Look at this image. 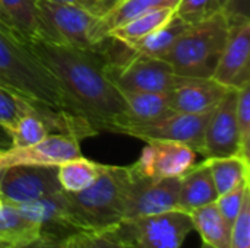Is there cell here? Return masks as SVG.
<instances>
[{
    "label": "cell",
    "mask_w": 250,
    "mask_h": 248,
    "mask_svg": "<svg viewBox=\"0 0 250 248\" xmlns=\"http://www.w3.org/2000/svg\"><path fill=\"white\" fill-rule=\"evenodd\" d=\"M26 47L62 83L97 133H117L127 123L126 101L108 76L107 57L100 45L85 50L56 41L34 39L26 42Z\"/></svg>",
    "instance_id": "6da1fadb"
},
{
    "label": "cell",
    "mask_w": 250,
    "mask_h": 248,
    "mask_svg": "<svg viewBox=\"0 0 250 248\" xmlns=\"http://www.w3.org/2000/svg\"><path fill=\"white\" fill-rule=\"evenodd\" d=\"M0 86L25 99L48 130L85 139L97 132L26 44L0 32Z\"/></svg>",
    "instance_id": "7a4b0ae2"
},
{
    "label": "cell",
    "mask_w": 250,
    "mask_h": 248,
    "mask_svg": "<svg viewBox=\"0 0 250 248\" xmlns=\"http://www.w3.org/2000/svg\"><path fill=\"white\" fill-rule=\"evenodd\" d=\"M129 181V167L104 165L88 189L78 193L63 191L75 232H105L123 221Z\"/></svg>",
    "instance_id": "3957f363"
},
{
    "label": "cell",
    "mask_w": 250,
    "mask_h": 248,
    "mask_svg": "<svg viewBox=\"0 0 250 248\" xmlns=\"http://www.w3.org/2000/svg\"><path fill=\"white\" fill-rule=\"evenodd\" d=\"M230 23L223 12L189 26L163 57L173 70L185 77H212L227 42Z\"/></svg>",
    "instance_id": "277c9868"
},
{
    "label": "cell",
    "mask_w": 250,
    "mask_h": 248,
    "mask_svg": "<svg viewBox=\"0 0 250 248\" xmlns=\"http://www.w3.org/2000/svg\"><path fill=\"white\" fill-rule=\"evenodd\" d=\"M190 231V215L177 209L152 216L126 218L107 232L123 248H180Z\"/></svg>",
    "instance_id": "5b68a950"
},
{
    "label": "cell",
    "mask_w": 250,
    "mask_h": 248,
    "mask_svg": "<svg viewBox=\"0 0 250 248\" xmlns=\"http://www.w3.org/2000/svg\"><path fill=\"white\" fill-rule=\"evenodd\" d=\"M107 72L120 92H171L192 79L177 75L163 58L142 56L129 48L122 58L107 57Z\"/></svg>",
    "instance_id": "8992f818"
},
{
    "label": "cell",
    "mask_w": 250,
    "mask_h": 248,
    "mask_svg": "<svg viewBox=\"0 0 250 248\" xmlns=\"http://www.w3.org/2000/svg\"><path fill=\"white\" fill-rule=\"evenodd\" d=\"M212 113V111H211ZM211 113L186 114L170 111L155 120L145 123H126L117 133L141 140H168L190 146L202 155L205 127Z\"/></svg>",
    "instance_id": "52a82bcc"
},
{
    "label": "cell",
    "mask_w": 250,
    "mask_h": 248,
    "mask_svg": "<svg viewBox=\"0 0 250 248\" xmlns=\"http://www.w3.org/2000/svg\"><path fill=\"white\" fill-rule=\"evenodd\" d=\"M38 9L57 38V42L76 48H97L94 28L98 16L89 9L66 1L37 0Z\"/></svg>",
    "instance_id": "ba28073f"
},
{
    "label": "cell",
    "mask_w": 250,
    "mask_h": 248,
    "mask_svg": "<svg viewBox=\"0 0 250 248\" xmlns=\"http://www.w3.org/2000/svg\"><path fill=\"white\" fill-rule=\"evenodd\" d=\"M129 168L130 181L126 191L125 219L152 216L179 209L180 177L149 180L138 175L132 167Z\"/></svg>",
    "instance_id": "9c48e42d"
},
{
    "label": "cell",
    "mask_w": 250,
    "mask_h": 248,
    "mask_svg": "<svg viewBox=\"0 0 250 248\" xmlns=\"http://www.w3.org/2000/svg\"><path fill=\"white\" fill-rule=\"evenodd\" d=\"M60 190L57 167L13 165L0 171V199L6 203H28Z\"/></svg>",
    "instance_id": "30bf717a"
},
{
    "label": "cell",
    "mask_w": 250,
    "mask_h": 248,
    "mask_svg": "<svg viewBox=\"0 0 250 248\" xmlns=\"http://www.w3.org/2000/svg\"><path fill=\"white\" fill-rule=\"evenodd\" d=\"M229 23L227 42L211 79L237 91L250 85V18H231Z\"/></svg>",
    "instance_id": "8fae6325"
},
{
    "label": "cell",
    "mask_w": 250,
    "mask_h": 248,
    "mask_svg": "<svg viewBox=\"0 0 250 248\" xmlns=\"http://www.w3.org/2000/svg\"><path fill=\"white\" fill-rule=\"evenodd\" d=\"M146 143L138 161L130 165L141 177L149 180L182 177L196 165L198 152L188 145L168 140H148Z\"/></svg>",
    "instance_id": "7c38bea8"
},
{
    "label": "cell",
    "mask_w": 250,
    "mask_h": 248,
    "mask_svg": "<svg viewBox=\"0 0 250 248\" xmlns=\"http://www.w3.org/2000/svg\"><path fill=\"white\" fill-rule=\"evenodd\" d=\"M79 139L72 134H47L42 140L26 148H10L0 153V171L13 165L59 167L81 158Z\"/></svg>",
    "instance_id": "4fadbf2b"
},
{
    "label": "cell",
    "mask_w": 250,
    "mask_h": 248,
    "mask_svg": "<svg viewBox=\"0 0 250 248\" xmlns=\"http://www.w3.org/2000/svg\"><path fill=\"white\" fill-rule=\"evenodd\" d=\"M236 99L237 91H230L227 96L209 114L205 127L202 149V155L207 159L240 155V139L236 120Z\"/></svg>",
    "instance_id": "5bb4252c"
},
{
    "label": "cell",
    "mask_w": 250,
    "mask_h": 248,
    "mask_svg": "<svg viewBox=\"0 0 250 248\" xmlns=\"http://www.w3.org/2000/svg\"><path fill=\"white\" fill-rule=\"evenodd\" d=\"M13 206L25 216L40 224L42 235L41 240H62L76 234L69 221L63 190L28 203H19Z\"/></svg>",
    "instance_id": "9a60e30c"
},
{
    "label": "cell",
    "mask_w": 250,
    "mask_h": 248,
    "mask_svg": "<svg viewBox=\"0 0 250 248\" xmlns=\"http://www.w3.org/2000/svg\"><path fill=\"white\" fill-rule=\"evenodd\" d=\"M233 91L214 79H190L168 92L170 108L176 113L205 114L211 113Z\"/></svg>",
    "instance_id": "2e32d148"
},
{
    "label": "cell",
    "mask_w": 250,
    "mask_h": 248,
    "mask_svg": "<svg viewBox=\"0 0 250 248\" xmlns=\"http://www.w3.org/2000/svg\"><path fill=\"white\" fill-rule=\"evenodd\" d=\"M0 3L23 44L34 39L57 42L56 35L38 9L37 0H0Z\"/></svg>",
    "instance_id": "e0dca14e"
},
{
    "label": "cell",
    "mask_w": 250,
    "mask_h": 248,
    "mask_svg": "<svg viewBox=\"0 0 250 248\" xmlns=\"http://www.w3.org/2000/svg\"><path fill=\"white\" fill-rule=\"evenodd\" d=\"M179 0H120L113 4L105 13L98 16L94 28V41L97 45L103 42L108 32L114 28L152 10L158 9H176Z\"/></svg>",
    "instance_id": "ac0fdd59"
},
{
    "label": "cell",
    "mask_w": 250,
    "mask_h": 248,
    "mask_svg": "<svg viewBox=\"0 0 250 248\" xmlns=\"http://www.w3.org/2000/svg\"><path fill=\"white\" fill-rule=\"evenodd\" d=\"M218 199V191L211 177V171L207 159L192 167L185 175L180 177L179 190V209L183 212H190L193 209L215 203Z\"/></svg>",
    "instance_id": "d6986e66"
},
{
    "label": "cell",
    "mask_w": 250,
    "mask_h": 248,
    "mask_svg": "<svg viewBox=\"0 0 250 248\" xmlns=\"http://www.w3.org/2000/svg\"><path fill=\"white\" fill-rule=\"evenodd\" d=\"M42 238L41 227L13 205L0 200V241L15 248H26Z\"/></svg>",
    "instance_id": "ffe728a7"
},
{
    "label": "cell",
    "mask_w": 250,
    "mask_h": 248,
    "mask_svg": "<svg viewBox=\"0 0 250 248\" xmlns=\"http://www.w3.org/2000/svg\"><path fill=\"white\" fill-rule=\"evenodd\" d=\"M193 229L199 232L202 243L215 248H230L231 225L221 216L215 203L193 209L189 212Z\"/></svg>",
    "instance_id": "44dd1931"
},
{
    "label": "cell",
    "mask_w": 250,
    "mask_h": 248,
    "mask_svg": "<svg viewBox=\"0 0 250 248\" xmlns=\"http://www.w3.org/2000/svg\"><path fill=\"white\" fill-rule=\"evenodd\" d=\"M189 26L190 25L183 22L177 15H173L163 26L157 28L154 32L127 48L142 56L163 58Z\"/></svg>",
    "instance_id": "7402d4cb"
},
{
    "label": "cell",
    "mask_w": 250,
    "mask_h": 248,
    "mask_svg": "<svg viewBox=\"0 0 250 248\" xmlns=\"http://www.w3.org/2000/svg\"><path fill=\"white\" fill-rule=\"evenodd\" d=\"M173 15H174V9H168V7L144 13L110 31L107 38L117 41L125 47H130L135 42L141 41L142 38H145L146 35H149L151 32H154L157 28L163 26L167 20H170Z\"/></svg>",
    "instance_id": "603a6c76"
},
{
    "label": "cell",
    "mask_w": 250,
    "mask_h": 248,
    "mask_svg": "<svg viewBox=\"0 0 250 248\" xmlns=\"http://www.w3.org/2000/svg\"><path fill=\"white\" fill-rule=\"evenodd\" d=\"M127 108V123H145L170 111L168 92H122ZM125 126V124H123Z\"/></svg>",
    "instance_id": "cb8c5ba5"
},
{
    "label": "cell",
    "mask_w": 250,
    "mask_h": 248,
    "mask_svg": "<svg viewBox=\"0 0 250 248\" xmlns=\"http://www.w3.org/2000/svg\"><path fill=\"white\" fill-rule=\"evenodd\" d=\"M207 162L218 196L249 180L250 162L240 155L227 158H209Z\"/></svg>",
    "instance_id": "d4e9b609"
},
{
    "label": "cell",
    "mask_w": 250,
    "mask_h": 248,
    "mask_svg": "<svg viewBox=\"0 0 250 248\" xmlns=\"http://www.w3.org/2000/svg\"><path fill=\"white\" fill-rule=\"evenodd\" d=\"M103 164L92 162L83 156L63 162L57 167L60 187L66 193H78L88 189L101 174Z\"/></svg>",
    "instance_id": "484cf974"
},
{
    "label": "cell",
    "mask_w": 250,
    "mask_h": 248,
    "mask_svg": "<svg viewBox=\"0 0 250 248\" xmlns=\"http://www.w3.org/2000/svg\"><path fill=\"white\" fill-rule=\"evenodd\" d=\"M28 114L37 113L25 99L0 86V129L10 134L18 121Z\"/></svg>",
    "instance_id": "4316f807"
},
{
    "label": "cell",
    "mask_w": 250,
    "mask_h": 248,
    "mask_svg": "<svg viewBox=\"0 0 250 248\" xmlns=\"http://www.w3.org/2000/svg\"><path fill=\"white\" fill-rule=\"evenodd\" d=\"M48 132L47 124L37 114H28L18 121L9 136L12 137L13 148H26L42 140L50 134Z\"/></svg>",
    "instance_id": "83f0119b"
},
{
    "label": "cell",
    "mask_w": 250,
    "mask_h": 248,
    "mask_svg": "<svg viewBox=\"0 0 250 248\" xmlns=\"http://www.w3.org/2000/svg\"><path fill=\"white\" fill-rule=\"evenodd\" d=\"M236 120L240 139V155L249 161L250 158V85L237 89Z\"/></svg>",
    "instance_id": "f1b7e54d"
},
{
    "label": "cell",
    "mask_w": 250,
    "mask_h": 248,
    "mask_svg": "<svg viewBox=\"0 0 250 248\" xmlns=\"http://www.w3.org/2000/svg\"><path fill=\"white\" fill-rule=\"evenodd\" d=\"M221 12L218 0H179L174 15L188 25H196Z\"/></svg>",
    "instance_id": "f546056e"
},
{
    "label": "cell",
    "mask_w": 250,
    "mask_h": 248,
    "mask_svg": "<svg viewBox=\"0 0 250 248\" xmlns=\"http://www.w3.org/2000/svg\"><path fill=\"white\" fill-rule=\"evenodd\" d=\"M250 191V183L249 180L240 183L239 186H236L234 189H231L230 191L220 194L218 199L215 200V205L221 213V216L226 219L227 224L233 225L245 200V196Z\"/></svg>",
    "instance_id": "4dcf8cb0"
},
{
    "label": "cell",
    "mask_w": 250,
    "mask_h": 248,
    "mask_svg": "<svg viewBox=\"0 0 250 248\" xmlns=\"http://www.w3.org/2000/svg\"><path fill=\"white\" fill-rule=\"evenodd\" d=\"M230 248H250V191L245 196L242 209L231 225Z\"/></svg>",
    "instance_id": "1f68e13d"
},
{
    "label": "cell",
    "mask_w": 250,
    "mask_h": 248,
    "mask_svg": "<svg viewBox=\"0 0 250 248\" xmlns=\"http://www.w3.org/2000/svg\"><path fill=\"white\" fill-rule=\"evenodd\" d=\"M70 248H123L107 231L78 232L70 237Z\"/></svg>",
    "instance_id": "d6a6232c"
},
{
    "label": "cell",
    "mask_w": 250,
    "mask_h": 248,
    "mask_svg": "<svg viewBox=\"0 0 250 248\" xmlns=\"http://www.w3.org/2000/svg\"><path fill=\"white\" fill-rule=\"evenodd\" d=\"M218 4L227 19L237 16L249 18L250 0H218Z\"/></svg>",
    "instance_id": "836d02e7"
},
{
    "label": "cell",
    "mask_w": 250,
    "mask_h": 248,
    "mask_svg": "<svg viewBox=\"0 0 250 248\" xmlns=\"http://www.w3.org/2000/svg\"><path fill=\"white\" fill-rule=\"evenodd\" d=\"M0 32L4 34V35L9 37V38H13V39L21 41V38H19V35H18L15 26H13V23L10 22L7 13H6L4 9L1 7V3H0ZM21 42H22V41H21Z\"/></svg>",
    "instance_id": "e575fe53"
},
{
    "label": "cell",
    "mask_w": 250,
    "mask_h": 248,
    "mask_svg": "<svg viewBox=\"0 0 250 248\" xmlns=\"http://www.w3.org/2000/svg\"><path fill=\"white\" fill-rule=\"evenodd\" d=\"M26 248H70V237L62 240H40Z\"/></svg>",
    "instance_id": "d590c367"
},
{
    "label": "cell",
    "mask_w": 250,
    "mask_h": 248,
    "mask_svg": "<svg viewBox=\"0 0 250 248\" xmlns=\"http://www.w3.org/2000/svg\"><path fill=\"white\" fill-rule=\"evenodd\" d=\"M120 0H89V10L92 13H95L97 16H101L103 13H105L113 4H116Z\"/></svg>",
    "instance_id": "8d00e7d4"
},
{
    "label": "cell",
    "mask_w": 250,
    "mask_h": 248,
    "mask_svg": "<svg viewBox=\"0 0 250 248\" xmlns=\"http://www.w3.org/2000/svg\"><path fill=\"white\" fill-rule=\"evenodd\" d=\"M53 1H66V3H75V4H79V6H83V7H89V0H53Z\"/></svg>",
    "instance_id": "74e56055"
},
{
    "label": "cell",
    "mask_w": 250,
    "mask_h": 248,
    "mask_svg": "<svg viewBox=\"0 0 250 248\" xmlns=\"http://www.w3.org/2000/svg\"><path fill=\"white\" fill-rule=\"evenodd\" d=\"M0 248H15V247H12V246H10V244H7V243L0 241Z\"/></svg>",
    "instance_id": "f35d334b"
},
{
    "label": "cell",
    "mask_w": 250,
    "mask_h": 248,
    "mask_svg": "<svg viewBox=\"0 0 250 248\" xmlns=\"http://www.w3.org/2000/svg\"><path fill=\"white\" fill-rule=\"evenodd\" d=\"M201 248H215V247H212V246H209V244H207V243H202V247Z\"/></svg>",
    "instance_id": "ab89813d"
},
{
    "label": "cell",
    "mask_w": 250,
    "mask_h": 248,
    "mask_svg": "<svg viewBox=\"0 0 250 248\" xmlns=\"http://www.w3.org/2000/svg\"><path fill=\"white\" fill-rule=\"evenodd\" d=\"M0 153H1V151H0Z\"/></svg>",
    "instance_id": "60d3db41"
},
{
    "label": "cell",
    "mask_w": 250,
    "mask_h": 248,
    "mask_svg": "<svg viewBox=\"0 0 250 248\" xmlns=\"http://www.w3.org/2000/svg\"><path fill=\"white\" fill-rule=\"evenodd\" d=\"M0 200H1V199H0Z\"/></svg>",
    "instance_id": "b9f144b4"
}]
</instances>
